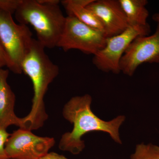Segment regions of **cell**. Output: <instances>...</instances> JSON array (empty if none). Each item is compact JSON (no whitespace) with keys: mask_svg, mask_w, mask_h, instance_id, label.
Returning <instances> with one entry per match:
<instances>
[{"mask_svg":"<svg viewBox=\"0 0 159 159\" xmlns=\"http://www.w3.org/2000/svg\"><path fill=\"white\" fill-rule=\"evenodd\" d=\"M151 31L149 24L129 27L121 34L107 38L105 47L93 55V63L102 72L119 74L121 58L131 43L139 36L149 35Z\"/></svg>","mask_w":159,"mask_h":159,"instance_id":"cell-6","label":"cell"},{"mask_svg":"<svg viewBox=\"0 0 159 159\" xmlns=\"http://www.w3.org/2000/svg\"><path fill=\"white\" fill-rule=\"evenodd\" d=\"M86 7L100 21L107 38L121 34L129 27L119 0H93Z\"/></svg>","mask_w":159,"mask_h":159,"instance_id":"cell-9","label":"cell"},{"mask_svg":"<svg viewBox=\"0 0 159 159\" xmlns=\"http://www.w3.org/2000/svg\"><path fill=\"white\" fill-rule=\"evenodd\" d=\"M21 0H0V10L15 14Z\"/></svg>","mask_w":159,"mask_h":159,"instance_id":"cell-15","label":"cell"},{"mask_svg":"<svg viewBox=\"0 0 159 159\" xmlns=\"http://www.w3.org/2000/svg\"><path fill=\"white\" fill-rule=\"evenodd\" d=\"M92 98L89 94L73 97L64 106L62 115L66 120L74 125L72 131L62 135L58 147L64 151L79 154L85 148L81 138L89 132L99 131L107 133L115 142L122 144L119 129L125 120L119 116L110 121L102 120L91 110Z\"/></svg>","mask_w":159,"mask_h":159,"instance_id":"cell-1","label":"cell"},{"mask_svg":"<svg viewBox=\"0 0 159 159\" xmlns=\"http://www.w3.org/2000/svg\"><path fill=\"white\" fill-rule=\"evenodd\" d=\"M129 27L148 25L149 11L146 8L147 0H119Z\"/></svg>","mask_w":159,"mask_h":159,"instance_id":"cell-12","label":"cell"},{"mask_svg":"<svg viewBox=\"0 0 159 159\" xmlns=\"http://www.w3.org/2000/svg\"><path fill=\"white\" fill-rule=\"evenodd\" d=\"M159 63V23L152 35L140 36L133 41L120 62L121 72L129 77L144 63Z\"/></svg>","mask_w":159,"mask_h":159,"instance_id":"cell-8","label":"cell"},{"mask_svg":"<svg viewBox=\"0 0 159 159\" xmlns=\"http://www.w3.org/2000/svg\"><path fill=\"white\" fill-rule=\"evenodd\" d=\"M131 159H159V146L144 143L138 144L134 153L130 156Z\"/></svg>","mask_w":159,"mask_h":159,"instance_id":"cell-13","label":"cell"},{"mask_svg":"<svg viewBox=\"0 0 159 159\" xmlns=\"http://www.w3.org/2000/svg\"><path fill=\"white\" fill-rule=\"evenodd\" d=\"M8 61L6 53L0 42V68L8 66Z\"/></svg>","mask_w":159,"mask_h":159,"instance_id":"cell-16","label":"cell"},{"mask_svg":"<svg viewBox=\"0 0 159 159\" xmlns=\"http://www.w3.org/2000/svg\"><path fill=\"white\" fill-rule=\"evenodd\" d=\"M12 15L0 10V42L8 59V70L21 74L22 63L29 53L33 38L28 25L16 24Z\"/></svg>","mask_w":159,"mask_h":159,"instance_id":"cell-4","label":"cell"},{"mask_svg":"<svg viewBox=\"0 0 159 159\" xmlns=\"http://www.w3.org/2000/svg\"><path fill=\"white\" fill-rule=\"evenodd\" d=\"M40 159H68L65 157L56 152H48Z\"/></svg>","mask_w":159,"mask_h":159,"instance_id":"cell-17","label":"cell"},{"mask_svg":"<svg viewBox=\"0 0 159 159\" xmlns=\"http://www.w3.org/2000/svg\"><path fill=\"white\" fill-rule=\"evenodd\" d=\"M107 39L102 31L87 25L74 16H67L57 47L65 51L75 49L94 55L105 47Z\"/></svg>","mask_w":159,"mask_h":159,"instance_id":"cell-5","label":"cell"},{"mask_svg":"<svg viewBox=\"0 0 159 159\" xmlns=\"http://www.w3.org/2000/svg\"><path fill=\"white\" fill-rule=\"evenodd\" d=\"M152 20L157 24L159 23V12L153 14L152 16Z\"/></svg>","mask_w":159,"mask_h":159,"instance_id":"cell-18","label":"cell"},{"mask_svg":"<svg viewBox=\"0 0 159 159\" xmlns=\"http://www.w3.org/2000/svg\"><path fill=\"white\" fill-rule=\"evenodd\" d=\"M54 144L53 138L39 136L31 130L19 128L10 134L6 150L10 159H40Z\"/></svg>","mask_w":159,"mask_h":159,"instance_id":"cell-7","label":"cell"},{"mask_svg":"<svg viewBox=\"0 0 159 159\" xmlns=\"http://www.w3.org/2000/svg\"><path fill=\"white\" fill-rule=\"evenodd\" d=\"M10 135L6 129L0 127V159H10L6 150V143Z\"/></svg>","mask_w":159,"mask_h":159,"instance_id":"cell-14","label":"cell"},{"mask_svg":"<svg viewBox=\"0 0 159 159\" xmlns=\"http://www.w3.org/2000/svg\"><path fill=\"white\" fill-rule=\"evenodd\" d=\"M93 0H64L61 1L68 16L76 17L81 22L104 33L100 21L87 6Z\"/></svg>","mask_w":159,"mask_h":159,"instance_id":"cell-11","label":"cell"},{"mask_svg":"<svg viewBox=\"0 0 159 159\" xmlns=\"http://www.w3.org/2000/svg\"><path fill=\"white\" fill-rule=\"evenodd\" d=\"M15 15L20 24L34 28L37 40L45 48L57 47L66 17L59 5L44 4L39 0H21Z\"/></svg>","mask_w":159,"mask_h":159,"instance_id":"cell-3","label":"cell"},{"mask_svg":"<svg viewBox=\"0 0 159 159\" xmlns=\"http://www.w3.org/2000/svg\"><path fill=\"white\" fill-rule=\"evenodd\" d=\"M9 70L0 68V127L7 129L15 125L23 127L22 119L14 111L16 97L7 81Z\"/></svg>","mask_w":159,"mask_h":159,"instance_id":"cell-10","label":"cell"},{"mask_svg":"<svg viewBox=\"0 0 159 159\" xmlns=\"http://www.w3.org/2000/svg\"><path fill=\"white\" fill-rule=\"evenodd\" d=\"M45 48L37 39H33L29 53L21 64L22 73L31 79L34 90L31 110L22 118L23 129L29 130L40 128L48 119L44 98L50 84L59 74L58 66L51 61Z\"/></svg>","mask_w":159,"mask_h":159,"instance_id":"cell-2","label":"cell"}]
</instances>
